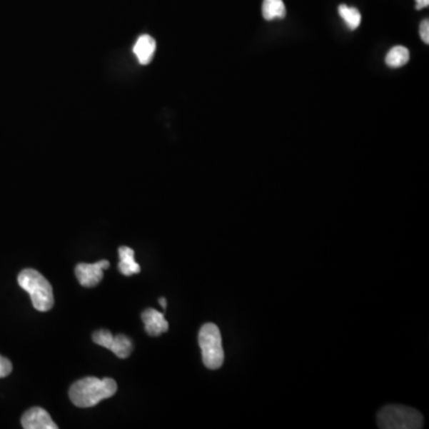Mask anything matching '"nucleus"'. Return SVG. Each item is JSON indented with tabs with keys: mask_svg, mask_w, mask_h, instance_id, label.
Instances as JSON below:
<instances>
[{
	"mask_svg": "<svg viewBox=\"0 0 429 429\" xmlns=\"http://www.w3.org/2000/svg\"><path fill=\"white\" fill-rule=\"evenodd\" d=\"M116 393L117 383L113 379L86 377L71 386L69 398L76 407L90 408L97 405L101 400L110 398Z\"/></svg>",
	"mask_w": 429,
	"mask_h": 429,
	"instance_id": "1",
	"label": "nucleus"
},
{
	"mask_svg": "<svg viewBox=\"0 0 429 429\" xmlns=\"http://www.w3.org/2000/svg\"><path fill=\"white\" fill-rule=\"evenodd\" d=\"M19 284L24 291L29 293L36 311H51L54 306L53 288L40 272L31 268L23 270L19 276Z\"/></svg>",
	"mask_w": 429,
	"mask_h": 429,
	"instance_id": "2",
	"label": "nucleus"
},
{
	"mask_svg": "<svg viewBox=\"0 0 429 429\" xmlns=\"http://www.w3.org/2000/svg\"><path fill=\"white\" fill-rule=\"evenodd\" d=\"M377 422L383 429H418L423 427V416L414 408L390 404L379 410Z\"/></svg>",
	"mask_w": 429,
	"mask_h": 429,
	"instance_id": "3",
	"label": "nucleus"
},
{
	"mask_svg": "<svg viewBox=\"0 0 429 429\" xmlns=\"http://www.w3.org/2000/svg\"><path fill=\"white\" fill-rule=\"evenodd\" d=\"M199 346L203 363L209 370H217L224 363V350L220 329L213 323H206L199 330Z\"/></svg>",
	"mask_w": 429,
	"mask_h": 429,
	"instance_id": "4",
	"label": "nucleus"
},
{
	"mask_svg": "<svg viewBox=\"0 0 429 429\" xmlns=\"http://www.w3.org/2000/svg\"><path fill=\"white\" fill-rule=\"evenodd\" d=\"M108 260H101L96 263H79L76 267V276L80 284L85 288L97 286L103 279V270L108 268Z\"/></svg>",
	"mask_w": 429,
	"mask_h": 429,
	"instance_id": "5",
	"label": "nucleus"
},
{
	"mask_svg": "<svg viewBox=\"0 0 429 429\" xmlns=\"http://www.w3.org/2000/svg\"><path fill=\"white\" fill-rule=\"evenodd\" d=\"M21 422L26 429H58V425H55L48 411L40 407L26 411Z\"/></svg>",
	"mask_w": 429,
	"mask_h": 429,
	"instance_id": "6",
	"label": "nucleus"
},
{
	"mask_svg": "<svg viewBox=\"0 0 429 429\" xmlns=\"http://www.w3.org/2000/svg\"><path fill=\"white\" fill-rule=\"evenodd\" d=\"M142 321L145 323L146 332L151 336H159L168 330V322L165 318V315L156 309H147L143 311Z\"/></svg>",
	"mask_w": 429,
	"mask_h": 429,
	"instance_id": "7",
	"label": "nucleus"
},
{
	"mask_svg": "<svg viewBox=\"0 0 429 429\" xmlns=\"http://www.w3.org/2000/svg\"><path fill=\"white\" fill-rule=\"evenodd\" d=\"M156 40L149 35H142L133 46V54L136 55L141 65H148L156 54Z\"/></svg>",
	"mask_w": 429,
	"mask_h": 429,
	"instance_id": "8",
	"label": "nucleus"
},
{
	"mask_svg": "<svg viewBox=\"0 0 429 429\" xmlns=\"http://www.w3.org/2000/svg\"><path fill=\"white\" fill-rule=\"evenodd\" d=\"M119 263L118 270L124 276H133V274L140 273L141 267L135 261V252L133 249L126 246H122L118 249Z\"/></svg>",
	"mask_w": 429,
	"mask_h": 429,
	"instance_id": "9",
	"label": "nucleus"
},
{
	"mask_svg": "<svg viewBox=\"0 0 429 429\" xmlns=\"http://www.w3.org/2000/svg\"><path fill=\"white\" fill-rule=\"evenodd\" d=\"M285 16H286V9L283 0H263V17L266 21L283 19H285Z\"/></svg>",
	"mask_w": 429,
	"mask_h": 429,
	"instance_id": "10",
	"label": "nucleus"
},
{
	"mask_svg": "<svg viewBox=\"0 0 429 429\" xmlns=\"http://www.w3.org/2000/svg\"><path fill=\"white\" fill-rule=\"evenodd\" d=\"M409 56L410 55H409L407 48L397 46V47H393L386 55L385 64L391 69H400L402 66L408 64Z\"/></svg>",
	"mask_w": 429,
	"mask_h": 429,
	"instance_id": "11",
	"label": "nucleus"
},
{
	"mask_svg": "<svg viewBox=\"0 0 429 429\" xmlns=\"http://www.w3.org/2000/svg\"><path fill=\"white\" fill-rule=\"evenodd\" d=\"M133 348L131 340L128 336L123 335V334L113 336L111 346H110V350H112L121 359H126V358L129 357L131 352H133Z\"/></svg>",
	"mask_w": 429,
	"mask_h": 429,
	"instance_id": "12",
	"label": "nucleus"
},
{
	"mask_svg": "<svg viewBox=\"0 0 429 429\" xmlns=\"http://www.w3.org/2000/svg\"><path fill=\"white\" fill-rule=\"evenodd\" d=\"M338 11H339V15L341 16V19L345 21L346 26H348L350 30H355L359 28L361 22V15L358 9L350 8V6L343 4L340 5Z\"/></svg>",
	"mask_w": 429,
	"mask_h": 429,
	"instance_id": "13",
	"label": "nucleus"
},
{
	"mask_svg": "<svg viewBox=\"0 0 429 429\" xmlns=\"http://www.w3.org/2000/svg\"><path fill=\"white\" fill-rule=\"evenodd\" d=\"M92 339H94V343L99 345V346H103L105 347V348L110 350L112 340H113V335H112L111 332L108 330V329H101V330H97V332L94 333Z\"/></svg>",
	"mask_w": 429,
	"mask_h": 429,
	"instance_id": "14",
	"label": "nucleus"
},
{
	"mask_svg": "<svg viewBox=\"0 0 429 429\" xmlns=\"http://www.w3.org/2000/svg\"><path fill=\"white\" fill-rule=\"evenodd\" d=\"M12 372L11 361L6 358L0 355V378L8 377Z\"/></svg>",
	"mask_w": 429,
	"mask_h": 429,
	"instance_id": "15",
	"label": "nucleus"
},
{
	"mask_svg": "<svg viewBox=\"0 0 429 429\" xmlns=\"http://www.w3.org/2000/svg\"><path fill=\"white\" fill-rule=\"evenodd\" d=\"M420 36H421V40L423 41V44H429L428 19H425V21H422L421 26H420Z\"/></svg>",
	"mask_w": 429,
	"mask_h": 429,
	"instance_id": "16",
	"label": "nucleus"
},
{
	"mask_svg": "<svg viewBox=\"0 0 429 429\" xmlns=\"http://www.w3.org/2000/svg\"><path fill=\"white\" fill-rule=\"evenodd\" d=\"M416 1V10L428 8L429 0H415Z\"/></svg>",
	"mask_w": 429,
	"mask_h": 429,
	"instance_id": "17",
	"label": "nucleus"
},
{
	"mask_svg": "<svg viewBox=\"0 0 429 429\" xmlns=\"http://www.w3.org/2000/svg\"><path fill=\"white\" fill-rule=\"evenodd\" d=\"M159 303H160V306H161V307L163 308V309H166V307H167L166 298H163V297H161V298H160V300H159Z\"/></svg>",
	"mask_w": 429,
	"mask_h": 429,
	"instance_id": "18",
	"label": "nucleus"
}]
</instances>
